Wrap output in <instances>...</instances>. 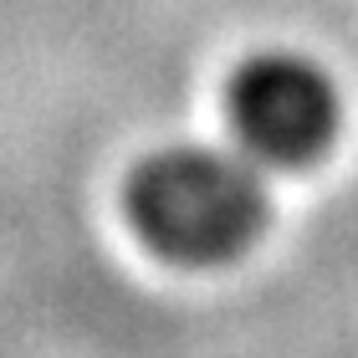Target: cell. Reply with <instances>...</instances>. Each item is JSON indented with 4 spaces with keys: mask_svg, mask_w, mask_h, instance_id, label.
Returning a JSON list of instances; mask_svg holds the SVG:
<instances>
[{
    "mask_svg": "<svg viewBox=\"0 0 358 358\" xmlns=\"http://www.w3.org/2000/svg\"><path fill=\"white\" fill-rule=\"evenodd\" d=\"M123 210L164 262H231L266 225L262 169L241 154L174 143L128 174Z\"/></svg>",
    "mask_w": 358,
    "mask_h": 358,
    "instance_id": "cell-1",
    "label": "cell"
},
{
    "mask_svg": "<svg viewBox=\"0 0 358 358\" xmlns=\"http://www.w3.org/2000/svg\"><path fill=\"white\" fill-rule=\"evenodd\" d=\"M231 128L256 159L302 164L322 154L338 134V87L333 77L297 52L246 57L225 87Z\"/></svg>",
    "mask_w": 358,
    "mask_h": 358,
    "instance_id": "cell-2",
    "label": "cell"
}]
</instances>
